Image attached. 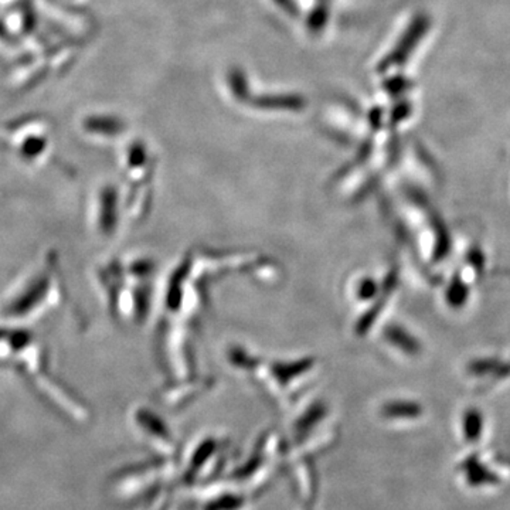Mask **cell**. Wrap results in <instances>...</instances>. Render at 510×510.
Wrapping results in <instances>:
<instances>
[{
  "instance_id": "1",
  "label": "cell",
  "mask_w": 510,
  "mask_h": 510,
  "mask_svg": "<svg viewBox=\"0 0 510 510\" xmlns=\"http://www.w3.org/2000/svg\"><path fill=\"white\" fill-rule=\"evenodd\" d=\"M47 271H41L33 278L26 282V286L17 292L16 296L7 302L5 314L7 316H26L32 312L41 308V302L47 298L51 288V278Z\"/></svg>"
},
{
  "instance_id": "2",
  "label": "cell",
  "mask_w": 510,
  "mask_h": 510,
  "mask_svg": "<svg viewBox=\"0 0 510 510\" xmlns=\"http://www.w3.org/2000/svg\"><path fill=\"white\" fill-rule=\"evenodd\" d=\"M469 296V288L460 277H454L447 289V301L452 308H462Z\"/></svg>"
},
{
  "instance_id": "3",
  "label": "cell",
  "mask_w": 510,
  "mask_h": 510,
  "mask_svg": "<svg viewBox=\"0 0 510 510\" xmlns=\"http://www.w3.org/2000/svg\"><path fill=\"white\" fill-rule=\"evenodd\" d=\"M388 338L390 341L397 345L398 348L403 349L405 353H410V355H415L420 351V345H418L417 341L414 338H411L408 333L405 331H401L400 328H393L388 332Z\"/></svg>"
},
{
  "instance_id": "4",
  "label": "cell",
  "mask_w": 510,
  "mask_h": 510,
  "mask_svg": "<svg viewBox=\"0 0 510 510\" xmlns=\"http://www.w3.org/2000/svg\"><path fill=\"white\" fill-rule=\"evenodd\" d=\"M464 430L468 440H478L482 431V415L479 411L469 410L464 415Z\"/></svg>"
},
{
  "instance_id": "5",
  "label": "cell",
  "mask_w": 510,
  "mask_h": 510,
  "mask_svg": "<svg viewBox=\"0 0 510 510\" xmlns=\"http://www.w3.org/2000/svg\"><path fill=\"white\" fill-rule=\"evenodd\" d=\"M502 361L497 360V359H479V360L470 361V365L468 366V370L475 376H485L489 375V373H494L497 368H499Z\"/></svg>"
},
{
  "instance_id": "6",
  "label": "cell",
  "mask_w": 510,
  "mask_h": 510,
  "mask_svg": "<svg viewBox=\"0 0 510 510\" xmlns=\"http://www.w3.org/2000/svg\"><path fill=\"white\" fill-rule=\"evenodd\" d=\"M468 262L474 267L477 271H482L485 266V257L479 249H472L468 252Z\"/></svg>"
},
{
  "instance_id": "7",
  "label": "cell",
  "mask_w": 510,
  "mask_h": 510,
  "mask_svg": "<svg viewBox=\"0 0 510 510\" xmlns=\"http://www.w3.org/2000/svg\"><path fill=\"white\" fill-rule=\"evenodd\" d=\"M494 376L496 378H509L510 376V365L509 363H500L499 368L494 371Z\"/></svg>"
}]
</instances>
